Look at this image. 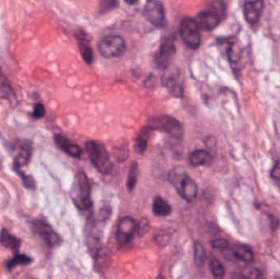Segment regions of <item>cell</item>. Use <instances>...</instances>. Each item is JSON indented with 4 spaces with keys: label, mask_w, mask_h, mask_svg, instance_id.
I'll list each match as a JSON object with an SVG mask.
<instances>
[{
    "label": "cell",
    "mask_w": 280,
    "mask_h": 279,
    "mask_svg": "<svg viewBox=\"0 0 280 279\" xmlns=\"http://www.w3.org/2000/svg\"><path fill=\"white\" fill-rule=\"evenodd\" d=\"M271 178L274 183L280 189V160H277L271 170Z\"/></svg>",
    "instance_id": "f546056e"
},
{
    "label": "cell",
    "mask_w": 280,
    "mask_h": 279,
    "mask_svg": "<svg viewBox=\"0 0 280 279\" xmlns=\"http://www.w3.org/2000/svg\"><path fill=\"white\" fill-rule=\"evenodd\" d=\"M148 125L152 130L166 133L176 140L183 137V127L179 120L171 116L153 117L148 120Z\"/></svg>",
    "instance_id": "5b68a950"
},
{
    "label": "cell",
    "mask_w": 280,
    "mask_h": 279,
    "mask_svg": "<svg viewBox=\"0 0 280 279\" xmlns=\"http://www.w3.org/2000/svg\"><path fill=\"white\" fill-rule=\"evenodd\" d=\"M164 86L166 87L169 93L173 97H183V74L177 68H166V73L162 77Z\"/></svg>",
    "instance_id": "30bf717a"
},
{
    "label": "cell",
    "mask_w": 280,
    "mask_h": 279,
    "mask_svg": "<svg viewBox=\"0 0 280 279\" xmlns=\"http://www.w3.org/2000/svg\"><path fill=\"white\" fill-rule=\"evenodd\" d=\"M125 2L130 5H134L139 2V0H125Z\"/></svg>",
    "instance_id": "d6a6232c"
},
{
    "label": "cell",
    "mask_w": 280,
    "mask_h": 279,
    "mask_svg": "<svg viewBox=\"0 0 280 279\" xmlns=\"http://www.w3.org/2000/svg\"><path fill=\"white\" fill-rule=\"evenodd\" d=\"M98 48L100 54L106 59L118 58L125 53L126 43L121 36H107L100 41Z\"/></svg>",
    "instance_id": "52a82bcc"
},
{
    "label": "cell",
    "mask_w": 280,
    "mask_h": 279,
    "mask_svg": "<svg viewBox=\"0 0 280 279\" xmlns=\"http://www.w3.org/2000/svg\"><path fill=\"white\" fill-rule=\"evenodd\" d=\"M209 268L213 276L217 279H222L225 275L224 267L213 255H210L209 257Z\"/></svg>",
    "instance_id": "cb8c5ba5"
},
{
    "label": "cell",
    "mask_w": 280,
    "mask_h": 279,
    "mask_svg": "<svg viewBox=\"0 0 280 279\" xmlns=\"http://www.w3.org/2000/svg\"><path fill=\"white\" fill-rule=\"evenodd\" d=\"M189 160L191 165L195 167L208 165L212 163V154L206 150H196L192 152Z\"/></svg>",
    "instance_id": "44dd1931"
},
{
    "label": "cell",
    "mask_w": 280,
    "mask_h": 279,
    "mask_svg": "<svg viewBox=\"0 0 280 279\" xmlns=\"http://www.w3.org/2000/svg\"><path fill=\"white\" fill-rule=\"evenodd\" d=\"M224 14V8L220 4H214L207 10L199 13L195 20L200 28L212 31L221 22Z\"/></svg>",
    "instance_id": "ba28073f"
},
{
    "label": "cell",
    "mask_w": 280,
    "mask_h": 279,
    "mask_svg": "<svg viewBox=\"0 0 280 279\" xmlns=\"http://www.w3.org/2000/svg\"><path fill=\"white\" fill-rule=\"evenodd\" d=\"M227 54L232 63H236L240 60L241 54L237 42L235 40H227Z\"/></svg>",
    "instance_id": "d4e9b609"
},
{
    "label": "cell",
    "mask_w": 280,
    "mask_h": 279,
    "mask_svg": "<svg viewBox=\"0 0 280 279\" xmlns=\"http://www.w3.org/2000/svg\"><path fill=\"white\" fill-rule=\"evenodd\" d=\"M153 211L156 216H167L171 215L172 209L166 200L160 196H157L153 199Z\"/></svg>",
    "instance_id": "7402d4cb"
},
{
    "label": "cell",
    "mask_w": 280,
    "mask_h": 279,
    "mask_svg": "<svg viewBox=\"0 0 280 279\" xmlns=\"http://www.w3.org/2000/svg\"><path fill=\"white\" fill-rule=\"evenodd\" d=\"M0 99H5L12 107L18 105V97L11 82L0 67Z\"/></svg>",
    "instance_id": "9a60e30c"
},
{
    "label": "cell",
    "mask_w": 280,
    "mask_h": 279,
    "mask_svg": "<svg viewBox=\"0 0 280 279\" xmlns=\"http://www.w3.org/2000/svg\"><path fill=\"white\" fill-rule=\"evenodd\" d=\"M138 174H139V170H138V165L136 162H133L130 165V171H129V175H128L127 185L128 190L130 192H132L135 189V185L137 183Z\"/></svg>",
    "instance_id": "4316f807"
},
{
    "label": "cell",
    "mask_w": 280,
    "mask_h": 279,
    "mask_svg": "<svg viewBox=\"0 0 280 279\" xmlns=\"http://www.w3.org/2000/svg\"><path fill=\"white\" fill-rule=\"evenodd\" d=\"M206 250L199 241L194 243V262L199 267H202L206 261Z\"/></svg>",
    "instance_id": "484cf974"
},
{
    "label": "cell",
    "mask_w": 280,
    "mask_h": 279,
    "mask_svg": "<svg viewBox=\"0 0 280 279\" xmlns=\"http://www.w3.org/2000/svg\"><path fill=\"white\" fill-rule=\"evenodd\" d=\"M118 5V0H102L100 2V13H105L112 10Z\"/></svg>",
    "instance_id": "f1b7e54d"
},
{
    "label": "cell",
    "mask_w": 280,
    "mask_h": 279,
    "mask_svg": "<svg viewBox=\"0 0 280 279\" xmlns=\"http://www.w3.org/2000/svg\"><path fill=\"white\" fill-rule=\"evenodd\" d=\"M231 253L235 259H239L246 264L252 263L254 259V254L252 249L245 245H236L233 246Z\"/></svg>",
    "instance_id": "ac0fdd59"
},
{
    "label": "cell",
    "mask_w": 280,
    "mask_h": 279,
    "mask_svg": "<svg viewBox=\"0 0 280 279\" xmlns=\"http://www.w3.org/2000/svg\"><path fill=\"white\" fill-rule=\"evenodd\" d=\"M264 9V0H245L243 13L247 23L255 25L260 20Z\"/></svg>",
    "instance_id": "5bb4252c"
},
{
    "label": "cell",
    "mask_w": 280,
    "mask_h": 279,
    "mask_svg": "<svg viewBox=\"0 0 280 279\" xmlns=\"http://www.w3.org/2000/svg\"><path fill=\"white\" fill-rule=\"evenodd\" d=\"M152 132L153 130L148 125L143 127V129L140 130L135 142V150L138 154H143L145 152Z\"/></svg>",
    "instance_id": "d6986e66"
},
{
    "label": "cell",
    "mask_w": 280,
    "mask_h": 279,
    "mask_svg": "<svg viewBox=\"0 0 280 279\" xmlns=\"http://www.w3.org/2000/svg\"><path fill=\"white\" fill-rule=\"evenodd\" d=\"M15 172L21 178L23 186L25 188H27V189H31V190L36 189V182L34 180V178L32 176L26 175L21 170H17Z\"/></svg>",
    "instance_id": "83f0119b"
},
{
    "label": "cell",
    "mask_w": 280,
    "mask_h": 279,
    "mask_svg": "<svg viewBox=\"0 0 280 279\" xmlns=\"http://www.w3.org/2000/svg\"><path fill=\"white\" fill-rule=\"evenodd\" d=\"M75 36L77 38L80 52L84 61L87 64H91L94 60V54H93L91 44H90L89 39L87 37L86 34L84 33L83 31H78Z\"/></svg>",
    "instance_id": "e0dca14e"
},
{
    "label": "cell",
    "mask_w": 280,
    "mask_h": 279,
    "mask_svg": "<svg viewBox=\"0 0 280 279\" xmlns=\"http://www.w3.org/2000/svg\"><path fill=\"white\" fill-rule=\"evenodd\" d=\"M32 262H33V259L25 254H16L12 259H9L6 263V269L10 271L12 269H15L16 267L18 265L27 266Z\"/></svg>",
    "instance_id": "603a6c76"
},
{
    "label": "cell",
    "mask_w": 280,
    "mask_h": 279,
    "mask_svg": "<svg viewBox=\"0 0 280 279\" xmlns=\"http://www.w3.org/2000/svg\"><path fill=\"white\" fill-rule=\"evenodd\" d=\"M229 244L226 240L224 239H216L212 241V246L214 249L220 250V251H224L229 248Z\"/></svg>",
    "instance_id": "1f68e13d"
},
{
    "label": "cell",
    "mask_w": 280,
    "mask_h": 279,
    "mask_svg": "<svg viewBox=\"0 0 280 279\" xmlns=\"http://www.w3.org/2000/svg\"><path fill=\"white\" fill-rule=\"evenodd\" d=\"M46 109L43 103H36L34 106L33 112H32V117L35 119H41L45 116Z\"/></svg>",
    "instance_id": "4dcf8cb0"
},
{
    "label": "cell",
    "mask_w": 280,
    "mask_h": 279,
    "mask_svg": "<svg viewBox=\"0 0 280 279\" xmlns=\"http://www.w3.org/2000/svg\"><path fill=\"white\" fill-rule=\"evenodd\" d=\"M0 244L5 248L17 251L20 248L21 241L20 239H18L17 237L11 234L8 229L3 228L0 231Z\"/></svg>",
    "instance_id": "ffe728a7"
},
{
    "label": "cell",
    "mask_w": 280,
    "mask_h": 279,
    "mask_svg": "<svg viewBox=\"0 0 280 279\" xmlns=\"http://www.w3.org/2000/svg\"><path fill=\"white\" fill-rule=\"evenodd\" d=\"M180 33L183 43L190 49H197L201 43L200 27L195 19L184 18L181 20Z\"/></svg>",
    "instance_id": "8992f818"
},
{
    "label": "cell",
    "mask_w": 280,
    "mask_h": 279,
    "mask_svg": "<svg viewBox=\"0 0 280 279\" xmlns=\"http://www.w3.org/2000/svg\"><path fill=\"white\" fill-rule=\"evenodd\" d=\"M31 229L39 239L44 242L49 248H54L60 246L62 239L57 234L54 228L43 217H36L31 221Z\"/></svg>",
    "instance_id": "277c9868"
},
{
    "label": "cell",
    "mask_w": 280,
    "mask_h": 279,
    "mask_svg": "<svg viewBox=\"0 0 280 279\" xmlns=\"http://www.w3.org/2000/svg\"><path fill=\"white\" fill-rule=\"evenodd\" d=\"M89 159L98 171L107 175L112 170V164L107 148L102 142L89 141L85 143Z\"/></svg>",
    "instance_id": "3957f363"
},
{
    "label": "cell",
    "mask_w": 280,
    "mask_h": 279,
    "mask_svg": "<svg viewBox=\"0 0 280 279\" xmlns=\"http://www.w3.org/2000/svg\"><path fill=\"white\" fill-rule=\"evenodd\" d=\"M13 165L14 171L21 170L28 165L32 156V144L26 140H19L13 146Z\"/></svg>",
    "instance_id": "7c38bea8"
},
{
    "label": "cell",
    "mask_w": 280,
    "mask_h": 279,
    "mask_svg": "<svg viewBox=\"0 0 280 279\" xmlns=\"http://www.w3.org/2000/svg\"><path fill=\"white\" fill-rule=\"evenodd\" d=\"M89 179L84 172L77 173L71 191V197L77 208L88 210L92 206Z\"/></svg>",
    "instance_id": "7a4b0ae2"
},
{
    "label": "cell",
    "mask_w": 280,
    "mask_h": 279,
    "mask_svg": "<svg viewBox=\"0 0 280 279\" xmlns=\"http://www.w3.org/2000/svg\"><path fill=\"white\" fill-rule=\"evenodd\" d=\"M176 54V46L174 40L170 37L165 39L160 43L158 52L154 56V64L158 69H166L170 66L171 60Z\"/></svg>",
    "instance_id": "4fadbf2b"
},
{
    "label": "cell",
    "mask_w": 280,
    "mask_h": 279,
    "mask_svg": "<svg viewBox=\"0 0 280 279\" xmlns=\"http://www.w3.org/2000/svg\"><path fill=\"white\" fill-rule=\"evenodd\" d=\"M168 180L179 195L184 200L191 202L197 198L199 192L197 183L180 168L171 170L169 174Z\"/></svg>",
    "instance_id": "6da1fadb"
},
{
    "label": "cell",
    "mask_w": 280,
    "mask_h": 279,
    "mask_svg": "<svg viewBox=\"0 0 280 279\" xmlns=\"http://www.w3.org/2000/svg\"><path fill=\"white\" fill-rule=\"evenodd\" d=\"M137 223L130 216L123 217L118 223L116 239L118 246L125 247L132 241L135 232L137 231Z\"/></svg>",
    "instance_id": "8fae6325"
},
{
    "label": "cell",
    "mask_w": 280,
    "mask_h": 279,
    "mask_svg": "<svg viewBox=\"0 0 280 279\" xmlns=\"http://www.w3.org/2000/svg\"><path fill=\"white\" fill-rule=\"evenodd\" d=\"M54 139L57 147L61 151H63L64 152H66V154L75 158H80L81 157L82 153H83L81 148L78 145L71 142L64 135L56 134L54 135Z\"/></svg>",
    "instance_id": "2e32d148"
},
{
    "label": "cell",
    "mask_w": 280,
    "mask_h": 279,
    "mask_svg": "<svg viewBox=\"0 0 280 279\" xmlns=\"http://www.w3.org/2000/svg\"><path fill=\"white\" fill-rule=\"evenodd\" d=\"M143 16L157 28H162L166 25V12L160 0H147Z\"/></svg>",
    "instance_id": "9c48e42d"
}]
</instances>
